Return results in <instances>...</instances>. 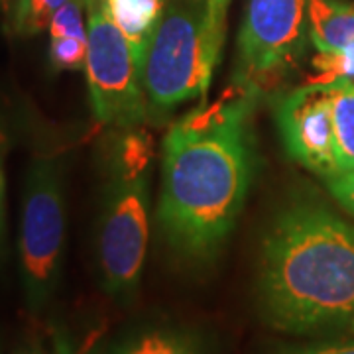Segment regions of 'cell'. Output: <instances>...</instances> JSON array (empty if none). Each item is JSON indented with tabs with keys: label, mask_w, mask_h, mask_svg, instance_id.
Instances as JSON below:
<instances>
[{
	"label": "cell",
	"mask_w": 354,
	"mask_h": 354,
	"mask_svg": "<svg viewBox=\"0 0 354 354\" xmlns=\"http://www.w3.org/2000/svg\"><path fill=\"white\" fill-rule=\"evenodd\" d=\"M53 354H75L65 330L57 329L53 333Z\"/></svg>",
	"instance_id": "cell-19"
},
{
	"label": "cell",
	"mask_w": 354,
	"mask_h": 354,
	"mask_svg": "<svg viewBox=\"0 0 354 354\" xmlns=\"http://www.w3.org/2000/svg\"><path fill=\"white\" fill-rule=\"evenodd\" d=\"M2 213H4V136L0 132V228H2Z\"/></svg>",
	"instance_id": "cell-20"
},
{
	"label": "cell",
	"mask_w": 354,
	"mask_h": 354,
	"mask_svg": "<svg viewBox=\"0 0 354 354\" xmlns=\"http://www.w3.org/2000/svg\"><path fill=\"white\" fill-rule=\"evenodd\" d=\"M309 39L317 50L313 67L321 73L311 83L354 81V4L309 0Z\"/></svg>",
	"instance_id": "cell-9"
},
{
	"label": "cell",
	"mask_w": 354,
	"mask_h": 354,
	"mask_svg": "<svg viewBox=\"0 0 354 354\" xmlns=\"http://www.w3.org/2000/svg\"><path fill=\"white\" fill-rule=\"evenodd\" d=\"M88 93L95 118L106 127L140 128L150 116L142 67L116 26L106 0H85Z\"/></svg>",
	"instance_id": "cell-4"
},
{
	"label": "cell",
	"mask_w": 354,
	"mask_h": 354,
	"mask_svg": "<svg viewBox=\"0 0 354 354\" xmlns=\"http://www.w3.org/2000/svg\"><path fill=\"white\" fill-rule=\"evenodd\" d=\"M256 299L266 325L290 335L351 323L354 227L317 203L283 207L262 239Z\"/></svg>",
	"instance_id": "cell-2"
},
{
	"label": "cell",
	"mask_w": 354,
	"mask_h": 354,
	"mask_svg": "<svg viewBox=\"0 0 354 354\" xmlns=\"http://www.w3.org/2000/svg\"><path fill=\"white\" fill-rule=\"evenodd\" d=\"M272 354H354V341H327L279 346Z\"/></svg>",
	"instance_id": "cell-16"
},
{
	"label": "cell",
	"mask_w": 354,
	"mask_h": 354,
	"mask_svg": "<svg viewBox=\"0 0 354 354\" xmlns=\"http://www.w3.org/2000/svg\"><path fill=\"white\" fill-rule=\"evenodd\" d=\"M14 2H16V0H0V8H2L4 12H10V10H12Z\"/></svg>",
	"instance_id": "cell-21"
},
{
	"label": "cell",
	"mask_w": 354,
	"mask_h": 354,
	"mask_svg": "<svg viewBox=\"0 0 354 354\" xmlns=\"http://www.w3.org/2000/svg\"><path fill=\"white\" fill-rule=\"evenodd\" d=\"M164 4L165 0H106L109 14L124 32L140 67H144L146 50L164 16Z\"/></svg>",
	"instance_id": "cell-10"
},
{
	"label": "cell",
	"mask_w": 354,
	"mask_h": 354,
	"mask_svg": "<svg viewBox=\"0 0 354 354\" xmlns=\"http://www.w3.org/2000/svg\"><path fill=\"white\" fill-rule=\"evenodd\" d=\"M330 111L337 136V152L342 171L354 169V81L339 79L329 83Z\"/></svg>",
	"instance_id": "cell-12"
},
{
	"label": "cell",
	"mask_w": 354,
	"mask_h": 354,
	"mask_svg": "<svg viewBox=\"0 0 354 354\" xmlns=\"http://www.w3.org/2000/svg\"><path fill=\"white\" fill-rule=\"evenodd\" d=\"M22 354H41V353H36V351H30V353H22Z\"/></svg>",
	"instance_id": "cell-22"
},
{
	"label": "cell",
	"mask_w": 354,
	"mask_h": 354,
	"mask_svg": "<svg viewBox=\"0 0 354 354\" xmlns=\"http://www.w3.org/2000/svg\"><path fill=\"white\" fill-rule=\"evenodd\" d=\"M153 160V140L142 128L122 130L113 152V167L127 174L150 171Z\"/></svg>",
	"instance_id": "cell-13"
},
{
	"label": "cell",
	"mask_w": 354,
	"mask_h": 354,
	"mask_svg": "<svg viewBox=\"0 0 354 354\" xmlns=\"http://www.w3.org/2000/svg\"><path fill=\"white\" fill-rule=\"evenodd\" d=\"M150 171L114 169L104 193L97 234V264L102 290L127 304L138 291L150 239Z\"/></svg>",
	"instance_id": "cell-6"
},
{
	"label": "cell",
	"mask_w": 354,
	"mask_h": 354,
	"mask_svg": "<svg viewBox=\"0 0 354 354\" xmlns=\"http://www.w3.org/2000/svg\"><path fill=\"white\" fill-rule=\"evenodd\" d=\"M50 62L55 69L77 71L85 69L87 64V39L81 38H51Z\"/></svg>",
	"instance_id": "cell-15"
},
{
	"label": "cell",
	"mask_w": 354,
	"mask_h": 354,
	"mask_svg": "<svg viewBox=\"0 0 354 354\" xmlns=\"http://www.w3.org/2000/svg\"><path fill=\"white\" fill-rule=\"evenodd\" d=\"M205 10L197 0L171 6L153 32L142 67L153 113H167L207 95L223 46L209 36Z\"/></svg>",
	"instance_id": "cell-3"
},
{
	"label": "cell",
	"mask_w": 354,
	"mask_h": 354,
	"mask_svg": "<svg viewBox=\"0 0 354 354\" xmlns=\"http://www.w3.org/2000/svg\"><path fill=\"white\" fill-rule=\"evenodd\" d=\"M67 0H16L12 6V28L18 36H38L50 28L53 14Z\"/></svg>",
	"instance_id": "cell-14"
},
{
	"label": "cell",
	"mask_w": 354,
	"mask_h": 354,
	"mask_svg": "<svg viewBox=\"0 0 354 354\" xmlns=\"http://www.w3.org/2000/svg\"><path fill=\"white\" fill-rule=\"evenodd\" d=\"M230 0H205V22L211 39L223 46L225 41V24H227V10Z\"/></svg>",
	"instance_id": "cell-17"
},
{
	"label": "cell",
	"mask_w": 354,
	"mask_h": 354,
	"mask_svg": "<svg viewBox=\"0 0 354 354\" xmlns=\"http://www.w3.org/2000/svg\"><path fill=\"white\" fill-rule=\"evenodd\" d=\"M309 0H248L239 36V85L260 93L278 85L304 55Z\"/></svg>",
	"instance_id": "cell-7"
},
{
	"label": "cell",
	"mask_w": 354,
	"mask_h": 354,
	"mask_svg": "<svg viewBox=\"0 0 354 354\" xmlns=\"http://www.w3.org/2000/svg\"><path fill=\"white\" fill-rule=\"evenodd\" d=\"M256 97L244 91L213 130L191 132L176 122L165 136L158 221L187 264L215 260L244 207L254 169L248 118Z\"/></svg>",
	"instance_id": "cell-1"
},
{
	"label": "cell",
	"mask_w": 354,
	"mask_h": 354,
	"mask_svg": "<svg viewBox=\"0 0 354 354\" xmlns=\"http://www.w3.org/2000/svg\"><path fill=\"white\" fill-rule=\"evenodd\" d=\"M64 239L62 167L55 158L46 156L30 165L20 225V270L26 304L32 313H39L55 293L62 270Z\"/></svg>",
	"instance_id": "cell-5"
},
{
	"label": "cell",
	"mask_w": 354,
	"mask_h": 354,
	"mask_svg": "<svg viewBox=\"0 0 354 354\" xmlns=\"http://www.w3.org/2000/svg\"><path fill=\"white\" fill-rule=\"evenodd\" d=\"M279 134L290 156L325 181L341 174L329 85L309 83L291 91L276 109Z\"/></svg>",
	"instance_id": "cell-8"
},
{
	"label": "cell",
	"mask_w": 354,
	"mask_h": 354,
	"mask_svg": "<svg viewBox=\"0 0 354 354\" xmlns=\"http://www.w3.org/2000/svg\"><path fill=\"white\" fill-rule=\"evenodd\" d=\"M111 354H215V351L197 330L158 327L118 342Z\"/></svg>",
	"instance_id": "cell-11"
},
{
	"label": "cell",
	"mask_w": 354,
	"mask_h": 354,
	"mask_svg": "<svg viewBox=\"0 0 354 354\" xmlns=\"http://www.w3.org/2000/svg\"><path fill=\"white\" fill-rule=\"evenodd\" d=\"M327 185H329L333 197L341 203L351 215H354V169L330 177L327 179Z\"/></svg>",
	"instance_id": "cell-18"
}]
</instances>
